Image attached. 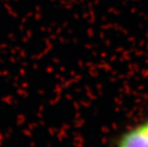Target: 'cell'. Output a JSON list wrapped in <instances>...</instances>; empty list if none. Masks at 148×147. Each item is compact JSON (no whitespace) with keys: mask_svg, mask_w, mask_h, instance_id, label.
<instances>
[{"mask_svg":"<svg viewBox=\"0 0 148 147\" xmlns=\"http://www.w3.org/2000/svg\"><path fill=\"white\" fill-rule=\"evenodd\" d=\"M111 147H148V115L116 136Z\"/></svg>","mask_w":148,"mask_h":147,"instance_id":"obj_1","label":"cell"}]
</instances>
